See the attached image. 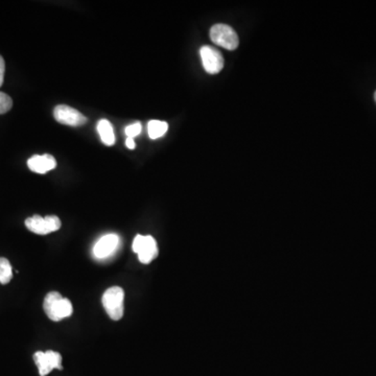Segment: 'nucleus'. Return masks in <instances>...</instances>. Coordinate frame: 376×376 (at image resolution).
<instances>
[{
	"instance_id": "f257e3e1",
	"label": "nucleus",
	"mask_w": 376,
	"mask_h": 376,
	"mask_svg": "<svg viewBox=\"0 0 376 376\" xmlns=\"http://www.w3.org/2000/svg\"><path fill=\"white\" fill-rule=\"evenodd\" d=\"M43 309L47 317L53 322L62 321L65 318L72 315L71 302L68 299L63 298L58 292H51L45 297Z\"/></svg>"
},
{
	"instance_id": "f03ea898",
	"label": "nucleus",
	"mask_w": 376,
	"mask_h": 376,
	"mask_svg": "<svg viewBox=\"0 0 376 376\" xmlns=\"http://www.w3.org/2000/svg\"><path fill=\"white\" fill-rule=\"evenodd\" d=\"M123 300H125V292L119 287L108 289L103 295L102 302L105 311L114 321H119L123 318Z\"/></svg>"
},
{
	"instance_id": "7ed1b4c3",
	"label": "nucleus",
	"mask_w": 376,
	"mask_h": 376,
	"mask_svg": "<svg viewBox=\"0 0 376 376\" xmlns=\"http://www.w3.org/2000/svg\"><path fill=\"white\" fill-rule=\"evenodd\" d=\"M210 38L214 44L228 51H234L239 46V40L237 32L227 24H219L212 26Z\"/></svg>"
},
{
	"instance_id": "20e7f679",
	"label": "nucleus",
	"mask_w": 376,
	"mask_h": 376,
	"mask_svg": "<svg viewBox=\"0 0 376 376\" xmlns=\"http://www.w3.org/2000/svg\"><path fill=\"white\" fill-rule=\"evenodd\" d=\"M132 249L138 255L142 264H150L158 256V247L156 241L151 235H136Z\"/></svg>"
},
{
	"instance_id": "39448f33",
	"label": "nucleus",
	"mask_w": 376,
	"mask_h": 376,
	"mask_svg": "<svg viewBox=\"0 0 376 376\" xmlns=\"http://www.w3.org/2000/svg\"><path fill=\"white\" fill-rule=\"evenodd\" d=\"M61 220L57 216H33L26 219V226L31 232L46 235L61 228Z\"/></svg>"
},
{
	"instance_id": "423d86ee",
	"label": "nucleus",
	"mask_w": 376,
	"mask_h": 376,
	"mask_svg": "<svg viewBox=\"0 0 376 376\" xmlns=\"http://www.w3.org/2000/svg\"><path fill=\"white\" fill-rule=\"evenodd\" d=\"M34 361L38 367L40 376H46L53 369H63L61 354L55 351L49 350L46 352L38 351L34 354Z\"/></svg>"
},
{
	"instance_id": "0eeeda50",
	"label": "nucleus",
	"mask_w": 376,
	"mask_h": 376,
	"mask_svg": "<svg viewBox=\"0 0 376 376\" xmlns=\"http://www.w3.org/2000/svg\"><path fill=\"white\" fill-rule=\"evenodd\" d=\"M53 117L58 123L70 127H80L87 123V117H84L80 111L71 108L67 105H59L53 111Z\"/></svg>"
},
{
	"instance_id": "6e6552de",
	"label": "nucleus",
	"mask_w": 376,
	"mask_h": 376,
	"mask_svg": "<svg viewBox=\"0 0 376 376\" xmlns=\"http://www.w3.org/2000/svg\"><path fill=\"white\" fill-rule=\"evenodd\" d=\"M200 55L204 69L207 74H216L224 68V59L220 51L214 47L205 45L200 49Z\"/></svg>"
},
{
	"instance_id": "1a4fd4ad",
	"label": "nucleus",
	"mask_w": 376,
	"mask_h": 376,
	"mask_svg": "<svg viewBox=\"0 0 376 376\" xmlns=\"http://www.w3.org/2000/svg\"><path fill=\"white\" fill-rule=\"evenodd\" d=\"M119 237L114 233L105 235L99 239L98 243L93 248V254L99 259H104L108 256L112 255L119 247Z\"/></svg>"
},
{
	"instance_id": "9d476101",
	"label": "nucleus",
	"mask_w": 376,
	"mask_h": 376,
	"mask_svg": "<svg viewBox=\"0 0 376 376\" xmlns=\"http://www.w3.org/2000/svg\"><path fill=\"white\" fill-rule=\"evenodd\" d=\"M28 166L34 173H46L47 171L55 169L57 161H55V157L49 154L35 155L28 159Z\"/></svg>"
},
{
	"instance_id": "9b49d317",
	"label": "nucleus",
	"mask_w": 376,
	"mask_h": 376,
	"mask_svg": "<svg viewBox=\"0 0 376 376\" xmlns=\"http://www.w3.org/2000/svg\"><path fill=\"white\" fill-rule=\"evenodd\" d=\"M98 133L103 144L108 146H112L115 144L114 131L110 121L101 119L98 123Z\"/></svg>"
},
{
	"instance_id": "f8f14e48",
	"label": "nucleus",
	"mask_w": 376,
	"mask_h": 376,
	"mask_svg": "<svg viewBox=\"0 0 376 376\" xmlns=\"http://www.w3.org/2000/svg\"><path fill=\"white\" fill-rule=\"evenodd\" d=\"M169 130V123L161 121H151L148 123V133L152 139H158L165 135Z\"/></svg>"
},
{
	"instance_id": "ddd939ff",
	"label": "nucleus",
	"mask_w": 376,
	"mask_h": 376,
	"mask_svg": "<svg viewBox=\"0 0 376 376\" xmlns=\"http://www.w3.org/2000/svg\"><path fill=\"white\" fill-rule=\"evenodd\" d=\"M13 277V270L9 260L5 257H0V284H8Z\"/></svg>"
},
{
	"instance_id": "4468645a",
	"label": "nucleus",
	"mask_w": 376,
	"mask_h": 376,
	"mask_svg": "<svg viewBox=\"0 0 376 376\" xmlns=\"http://www.w3.org/2000/svg\"><path fill=\"white\" fill-rule=\"evenodd\" d=\"M13 107V101L11 96H8L6 93L0 92V114H5L9 112Z\"/></svg>"
},
{
	"instance_id": "2eb2a0df",
	"label": "nucleus",
	"mask_w": 376,
	"mask_h": 376,
	"mask_svg": "<svg viewBox=\"0 0 376 376\" xmlns=\"http://www.w3.org/2000/svg\"><path fill=\"white\" fill-rule=\"evenodd\" d=\"M142 131V126L140 123H134L132 125L128 126L125 129V134L128 138H135L136 136L139 135Z\"/></svg>"
},
{
	"instance_id": "dca6fc26",
	"label": "nucleus",
	"mask_w": 376,
	"mask_h": 376,
	"mask_svg": "<svg viewBox=\"0 0 376 376\" xmlns=\"http://www.w3.org/2000/svg\"><path fill=\"white\" fill-rule=\"evenodd\" d=\"M6 63L3 58L0 55V87L3 86L5 80Z\"/></svg>"
},
{
	"instance_id": "f3484780",
	"label": "nucleus",
	"mask_w": 376,
	"mask_h": 376,
	"mask_svg": "<svg viewBox=\"0 0 376 376\" xmlns=\"http://www.w3.org/2000/svg\"><path fill=\"white\" fill-rule=\"evenodd\" d=\"M126 146H127V148H130V150H134V148H136V144L135 142H134L133 138H127V140H126Z\"/></svg>"
},
{
	"instance_id": "a211bd4d",
	"label": "nucleus",
	"mask_w": 376,
	"mask_h": 376,
	"mask_svg": "<svg viewBox=\"0 0 376 376\" xmlns=\"http://www.w3.org/2000/svg\"><path fill=\"white\" fill-rule=\"evenodd\" d=\"M374 100H375V102H376V91H375V94H374Z\"/></svg>"
}]
</instances>
